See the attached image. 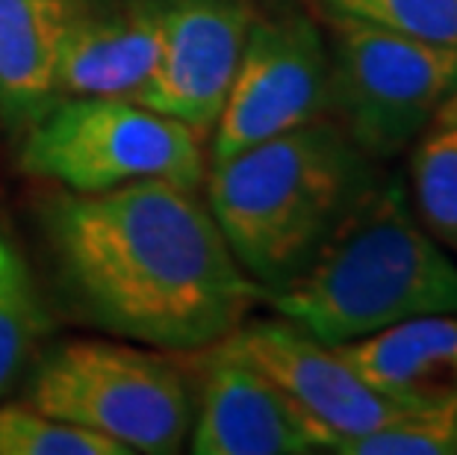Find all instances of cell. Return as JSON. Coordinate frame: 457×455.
Returning <instances> with one entry per match:
<instances>
[{"label": "cell", "mask_w": 457, "mask_h": 455, "mask_svg": "<svg viewBox=\"0 0 457 455\" xmlns=\"http://www.w3.org/2000/svg\"><path fill=\"white\" fill-rule=\"evenodd\" d=\"M328 115L372 160H390L422 137L457 92V47L428 45L345 15H328Z\"/></svg>", "instance_id": "6"}, {"label": "cell", "mask_w": 457, "mask_h": 455, "mask_svg": "<svg viewBox=\"0 0 457 455\" xmlns=\"http://www.w3.org/2000/svg\"><path fill=\"white\" fill-rule=\"evenodd\" d=\"M454 122H457V92L440 106V113L434 115V122H431V124H454Z\"/></svg>", "instance_id": "19"}, {"label": "cell", "mask_w": 457, "mask_h": 455, "mask_svg": "<svg viewBox=\"0 0 457 455\" xmlns=\"http://www.w3.org/2000/svg\"><path fill=\"white\" fill-rule=\"evenodd\" d=\"M225 341L287 393L319 450L339 452L343 443L413 411L369 387L334 346L319 343L289 319L242 323Z\"/></svg>", "instance_id": "8"}, {"label": "cell", "mask_w": 457, "mask_h": 455, "mask_svg": "<svg viewBox=\"0 0 457 455\" xmlns=\"http://www.w3.org/2000/svg\"><path fill=\"white\" fill-rule=\"evenodd\" d=\"M27 402L145 455L180 452L195 402L162 352L119 341H65L36 364Z\"/></svg>", "instance_id": "5"}, {"label": "cell", "mask_w": 457, "mask_h": 455, "mask_svg": "<svg viewBox=\"0 0 457 455\" xmlns=\"http://www.w3.org/2000/svg\"><path fill=\"white\" fill-rule=\"evenodd\" d=\"M266 302L319 343L343 346L413 316L457 314V260L416 222L404 190L378 181Z\"/></svg>", "instance_id": "3"}, {"label": "cell", "mask_w": 457, "mask_h": 455, "mask_svg": "<svg viewBox=\"0 0 457 455\" xmlns=\"http://www.w3.org/2000/svg\"><path fill=\"white\" fill-rule=\"evenodd\" d=\"M162 21L165 0H95L62 42L60 98H136L157 65Z\"/></svg>", "instance_id": "11"}, {"label": "cell", "mask_w": 457, "mask_h": 455, "mask_svg": "<svg viewBox=\"0 0 457 455\" xmlns=\"http://www.w3.org/2000/svg\"><path fill=\"white\" fill-rule=\"evenodd\" d=\"M0 455H130L119 441L38 411L30 402L0 405Z\"/></svg>", "instance_id": "16"}, {"label": "cell", "mask_w": 457, "mask_h": 455, "mask_svg": "<svg viewBox=\"0 0 457 455\" xmlns=\"http://www.w3.org/2000/svg\"><path fill=\"white\" fill-rule=\"evenodd\" d=\"M204 133L133 98H60L24 133L21 169L68 192H106L136 181L198 190Z\"/></svg>", "instance_id": "4"}, {"label": "cell", "mask_w": 457, "mask_h": 455, "mask_svg": "<svg viewBox=\"0 0 457 455\" xmlns=\"http://www.w3.org/2000/svg\"><path fill=\"white\" fill-rule=\"evenodd\" d=\"M95 0H0V122L24 137L60 101L56 65L71 24Z\"/></svg>", "instance_id": "12"}, {"label": "cell", "mask_w": 457, "mask_h": 455, "mask_svg": "<svg viewBox=\"0 0 457 455\" xmlns=\"http://www.w3.org/2000/svg\"><path fill=\"white\" fill-rule=\"evenodd\" d=\"M254 13L251 0H165L157 65L133 101L210 137L237 77Z\"/></svg>", "instance_id": "9"}, {"label": "cell", "mask_w": 457, "mask_h": 455, "mask_svg": "<svg viewBox=\"0 0 457 455\" xmlns=\"http://www.w3.org/2000/svg\"><path fill=\"white\" fill-rule=\"evenodd\" d=\"M339 455H457V396L348 441Z\"/></svg>", "instance_id": "18"}, {"label": "cell", "mask_w": 457, "mask_h": 455, "mask_svg": "<svg viewBox=\"0 0 457 455\" xmlns=\"http://www.w3.org/2000/svg\"><path fill=\"white\" fill-rule=\"evenodd\" d=\"M334 350L369 387L413 411L457 396V314L413 316Z\"/></svg>", "instance_id": "13"}, {"label": "cell", "mask_w": 457, "mask_h": 455, "mask_svg": "<svg viewBox=\"0 0 457 455\" xmlns=\"http://www.w3.org/2000/svg\"><path fill=\"white\" fill-rule=\"evenodd\" d=\"M328 106L330 47L316 18L289 4L254 13L228 101L210 133V160L325 119Z\"/></svg>", "instance_id": "7"}, {"label": "cell", "mask_w": 457, "mask_h": 455, "mask_svg": "<svg viewBox=\"0 0 457 455\" xmlns=\"http://www.w3.org/2000/svg\"><path fill=\"white\" fill-rule=\"evenodd\" d=\"M47 328L36 275L15 240L0 231V396L12 391Z\"/></svg>", "instance_id": "14"}, {"label": "cell", "mask_w": 457, "mask_h": 455, "mask_svg": "<svg viewBox=\"0 0 457 455\" xmlns=\"http://www.w3.org/2000/svg\"><path fill=\"white\" fill-rule=\"evenodd\" d=\"M47 240L83 319L154 350H210L266 302L198 190L171 181L56 196Z\"/></svg>", "instance_id": "1"}, {"label": "cell", "mask_w": 457, "mask_h": 455, "mask_svg": "<svg viewBox=\"0 0 457 455\" xmlns=\"http://www.w3.org/2000/svg\"><path fill=\"white\" fill-rule=\"evenodd\" d=\"M411 187L428 234L457 257V122L425 128L411 154Z\"/></svg>", "instance_id": "15"}, {"label": "cell", "mask_w": 457, "mask_h": 455, "mask_svg": "<svg viewBox=\"0 0 457 455\" xmlns=\"http://www.w3.org/2000/svg\"><path fill=\"white\" fill-rule=\"evenodd\" d=\"M204 183L233 257L269 293L319 255L378 183V172L375 160L325 115L210 160Z\"/></svg>", "instance_id": "2"}, {"label": "cell", "mask_w": 457, "mask_h": 455, "mask_svg": "<svg viewBox=\"0 0 457 455\" xmlns=\"http://www.w3.org/2000/svg\"><path fill=\"white\" fill-rule=\"evenodd\" d=\"M322 13L345 15L428 45L457 47V0H319Z\"/></svg>", "instance_id": "17"}, {"label": "cell", "mask_w": 457, "mask_h": 455, "mask_svg": "<svg viewBox=\"0 0 457 455\" xmlns=\"http://www.w3.org/2000/svg\"><path fill=\"white\" fill-rule=\"evenodd\" d=\"M189 450L195 455L322 452L287 393L228 341L210 346Z\"/></svg>", "instance_id": "10"}]
</instances>
